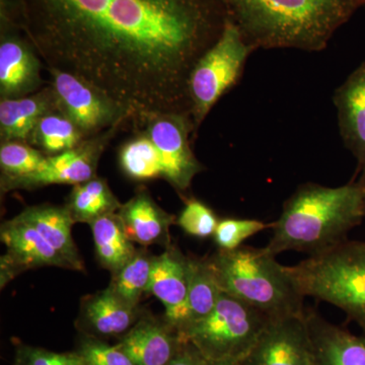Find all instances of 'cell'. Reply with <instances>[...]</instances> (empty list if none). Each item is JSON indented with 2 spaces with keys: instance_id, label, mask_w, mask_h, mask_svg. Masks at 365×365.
I'll return each mask as SVG.
<instances>
[{
  "instance_id": "6da1fadb",
  "label": "cell",
  "mask_w": 365,
  "mask_h": 365,
  "mask_svg": "<svg viewBox=\"0 0 365 365\" xmlns=\"http://www.w3.org/2000/svg\"><path fill=\"white\" fill-rule=\"evenodd\" d=\"M14 21L47 68L78 76L131 121L191 115L192 69L222 35L225 0H13Z\"/></svg>"
},
{
  "instance_id": "7a4b0ae2",
  "label": "cell",
  "mask_w": 365,
  "mask_h": 365,
  "mask_svg": "<svg viewBox=\"0 0 365 365\" xmlns=\"http://www.w3.org/2000/svg\"><path fill=\"white\" fill-rule=\"evenodd\" d=\"M228 16L254 50L319 52L365 0H225Z\"/></svg>"
},
{
  "instance_id": "3957f363",
  "label": "cell",
  "mask_w": 365,
  "mask_h": 365,
  "mask_svg": "<svg viewBox=\"0 0 365 365\" xmlns=\"http://www.w3.org/2000/svg\"><path fill=\"white\" fill-rule=\"evenodd\" d=\"M364 217L359 182L336 188L306 182L283 204L265 248L274 256L287 251L319 254L346 241Z\"/></svg>"
},
{
  "instance_id": "277c9868",
  "label": "cell",
  "mask_w": 365,
  "mask_h": 365,
  "mask_svg": "<svg viewBox=\"0 0 365 365\" xmlns=\"http://www.w3.org/2000/svg\"><path fill=\"white\" fill-rule=\"evenodd\" d=\"M218 287L225 294L259 309L270 319L306 313L304 297L275 256L266 248L241 247L209 257Z\"/></svg>"
},
{
  "instance_id": "5b68a950",
  "label": "cell",
  "mask_w": 365,
  "mask_h": 365,
  "mask_svg": "<svg viewBox=\"0 0 365 365\" xmlns=\"http://www.w3.org/2000/svg\"><path fill=\"white\" fill-rule=\"evenodd\" d=\"M287 271L304 297L339 307L365 330V242L346 240Z\"/></svg>"
},
{
  "instance_id": "8992f818",
  "label": "cell",
  "mask_w": 365,
  "mask_h": 365,
  "mask_svg": "<svg viewBox=\"0 0 365 365\" xmlns=\"http://www.w3.org/2000/svg\"><path fill=\"white\" fill-rule=\"evenodd\" d=\"M269 321L259 309L222 292L215 309L179 336L209 361L242 362Z\"/></svg>"
},
{
  "instance_id": "52a82bcc",
  "label": "cell",
  "mask_w": 365,
  "mask_h": 365,
  "mask_svg": "<svg viewBox=\"0 0 365 365\" xmlns=\"http://www.w3.org/2000/svg\"><path fill=\"white\" fill-rule=\"evenodd\" d=\"M254 51L228 16L220 37L190 73L188 96L195 131L220 98L241 81L247 60Z\"/></svg>"
},
{
  "instance_id": "ba28073f",
  "label": "cell",
  "mask_w": 365,
  "mask_h": 365,
  "mask_svg": "<svg viewBox=\"0 0 365 365\" xmlns=\"http://www.w3.org/2000/svg\"><path fill=\"white\" fill-rule=\"evenodd\" d=\"M56 110L76 125L86 139L121 126L128 113L86 81L56 68H47Z\"/></svg>"
},
{
  "instance_id": "9c48e42d",
  "label": "cell",
  "mask_w": 365,
  "mask_h": 365,
  "mask_svg": "<svg viewBox=\"0 0 365 365\" xmlns=\"http://www.w3.org/2000/svg\"><path fill=\"white\" fill-rule=\"evenodd\" d=\"M160 153L163 178L179 193L186 192L204 167L191 148V134L195 131L191 115L170 113L148 117L139 125Z\"/></svg>"
},
{
  "instance_id": "30bf717a",
  "label": "cell",
  "mask_w": 365,
  "mask_h": 365,
  "mask_svg": "<svg viewBox=\"0 0 365 365\" xmlns=\"http://www.w3.org/2000/svg\"><path fill=\"white\" fill-rule=\"evenodd\" d=\"M120 127H114L97 136L86 139L73 150L48 157L42 169L30 176L1 182L2 192L35 189L56 184L74 186L90 181L97 176L96 173L101 155Z\"/></svg>"
},
{
  "instance_id": "8fae6325",
  "label": "cell",
  "mask_w": 365,
  "mask_h": 365,
  "mask_svg": "<svg viewBox=\"0 0 365 365\" xmlns=\"http://www.w3.org/2000/svg\"><path fill=\"white\" fill-rule=\"evenodd\" d=\"M242 365H317L306 313L270 319Z\"/></svg>"
},
{
  "instance_id": "7c38bea8",
  "label": "cell",
  "mask_w": 365,
  "mask_h": 365,
  "mask_svg": "<svg viewBox=\"0 0 365 365\" xmlns=\"http://www.w3.org/2000/svg\"><path fill=\"white\" fill-rule=\"evenodd\" d=\"M41 64L39 55L20 29L1 21L0 98H23L40 91Z\"/></svg>"
},
{
  "instance_id": "4fadbf2b",
  "label": "cell",
  "mask_w": 365,
  "mask_h": 365,
  "mask_svg": "<svg viewBox=\"0 0 365 365\" xmlns=\"http://www.w3.org/2000/svg\"><path fill=\"white\" fill-rule=\"evenodd\" d=\"M182 342L165 318L143 314L117 345L135 365H170Z\"/></svg>"
},
{
  "instance_id": "5bb4252c",
  "label": "cell",
  "mask_w": 365,
  "mask_h": 365,
  "mask_svg": "<svg viewBox=\"0 0 365 365\" xmlns=\"http://www.w3.org/2000/svg\"><path fill=\"white\" fill-rule=\"evenodd\" d=\"M189 288V257L169 245L155 256L148 294L155 295L165 307V321L179 331ZM179 333V332H178Z\"/></svg>"
},
{
  "instance_id": "9a60e30c",
  "label": "cell",
  "mask_w": 365,
  "mask_h": 365,
  "mask_svg": "<svg viewBox=\"0 0 365 365\" xmlns=\"http://www.w3.org/2000/svg\"><path fill=\"white\" fill-rule=\"evenodd\" d=\"M143 316L139 307L129 306L108 287L83 300L78 326L91 337L121 339Z\"/></svg>"
},
{
  "instance_id": "2e32d148",
  "label": "cell",
  "mask_w": 365,
  "mask_h": 365,
  "mask_svg": "<svg viewBox=\"0 0 365 365\" xmlns=\"http://www.w3.org/2000/svg\"><path fill=\"white\" fill-rule=\"evenodd\" d=\"M333 102L343 143L361 169L365 165V61L335 91Z\"/></svg>"
},
{
  "instance_id": "e0dca14e",
  "label": "cell",
  "mask_w": 365,
  "mask_h": 365,
  "mask_svg": "<svg viewBox=\"0 0 365 365\" xmlns=\"http://www.w3.org/2000/svg\"><path fill=\"white\" fill-rule=\"evenodd\" d=\"M0 239L6 245V257L16 272L28 269L53 267L71 269V265L32 227L18 216L2 223Z\"/></svg>"
},
{
  "instance_id": "ac0fdd59",
  "label": "cell",
  "mask_w": 365,
  "mask_h": 365,
  "mask_svg": "<svg viewBox=\"0 0 365 365\" xmlns=\"http://www.w3.org/2000/svg\"><path fill=\"white\" fill-rule=\"evenodd\" d=\"M128 239L143 247L170 244V225L177 222L165 212L145 189H140L117 212Z\"/></svg>"
},
{
  "instance_id": "d6986e66",
  "label": "cell",
  "mask_w": 365,
  "mask_h": 365,
  "mask_svg": "<svg viewBox=\"0 0 365 365\" xmlns=\"http://www.w3.org/2000/svg\"><path fill=\"white\" fill-rule=\"evenodd\" d=\"M317 365H365V337L306 311Z\"/></svg>"
},
{
  "instance_id": "ffe728a7",
  "label": "cell",
  "mask_w": 365,
  "mask_h": 365,
  "mask_svg": "<svg viewBox=\"0 0 365 365\" xmlns=\"http://www.w3.org/2000/svg\"><path fill=\"white\" fill-rule=\"evenodd\" d=\"M18 217L32 225L71 265V270H85L78 247L72 239V225L76 222L66 205L30 206L21 211Z\"/></svg>"
},
{
  "instance_id": "44dd1931",
  "label": "cell",
  "mask_w": 365,
  "mask_h": 365,
  "mask_svg": "<svg viewBox=\"0 0 365 365\" xmlns=\"http://www.w3.org/2000/svg\"><path fill=\"white\" fill-rule=\"evenodd\" d=\"M57 111L49 86L26 97L0 98V139L1 143H29L39 120Z\"/></svg>"
},
{
  "instance_id": "7402d4cb",
  "label": "cell",
  "mask_w": 365,
  "mask_h": 365,
  "mask_svg": "<svg viewBox=\"0 0 365 365\" xmlns=\"http://www.w3.org/2000/svg\"><path fill=\"white\" fill-rule=\"evenodd\" d=\"M222 292L218 287L208 259L189 257V288L179 335L207 317L215 309Z\"/></svg>"
},
{
  "instance_id": "603a6c76",
  "label": "cell",
  "mask_w": 365,
  "mask_h": 365,
  "mask_svg": "<svg viewBox=\"0 0 365 365\" xmlns=\"http://www.w3.org/2000/svg\"><path fill=\"white\" fill-rule=\"evenodd\" d=\"M98 262L116 274L133 258L137 250L128 239L117 213L103 216L90 225Z\"/></svg>"
},
{
  "instance_id": "cb8c5ba5",
  "label": "cell",
  "mask_w": 365,
  "mask_h": 365,
  "mask_svg": "<svg viewBox=\"0 0 365 365\" xmlns=\"http://www.w3.org/2000/svg\"><path fill=\"white\" fill-rule=\"evenodd\" d=\"M121 205L107 181L97 176L74 185L66 204L74 222L88 225L103 216L117 213Z\"/></svg>"
},
{
  "instance_id": "d4e9b609",
  "label": "cell",
  "mask_w": 365,
  "mask_h": 365,
  "mask_svg": "<svg viewBox=\"0 0 365 365\" xmlns=\"http://www.w3.org/2000/svg\"><path fill=\"white\" fill-rule=\"evenodd\" d=\"M83 132L58 111L48 113L36 125L29 144L47 157L78 148L86 140Z\"/></svg>"
},
{
  "instance_id": "484cf974",
  "label": "cell",
  "mask_w": 365,
  "mask_h": 365,
  "mask_svg": "<svg viewBox=\"0 0 365 365\" xmlns=\"http://www.w3.org/2000/svg\"><path fill=\"white\" fill-rule=\"evenodd\" d=\"M119 163L125 175L135 181L163 178L160 153L143 131H139L121 146Z\"/></svg>"
},
{
  "instance_id": "4316f807",
  "label": "cell",
  "mask_w": 365,
  "mask_h": 365,
  "mask_svg": "<svg viewBox=\"0 0 365 365\" xmlns=\"http://www.w3.org/2000/svg\"><path fill=\"white\" fill-rule=\"evenodd\" d=\"M155 258L146 250H137L133 258L113 275L109 287L129 306L138 307L143 295L148 294Z\"/></svg>"
},
{
  "instance_id": "83f0119b",
  "label": "cell",
  "mask_w": 365,
  "mask_h": 365,
  "mask_svg": "<svg viewBox=\"0 0 365 365\" xmlns=\"http://www.w3.org/2000/svg\"><path fill=\"white\" fill-rule=\"evenodd\" d=\"M47 155L29 143L9 141L0 146L1 182L30 176L42 169Z\"/></svg>"
},
{
  "instance_id": "f1b7e54d",
  "label": "cell",
  "mask_w": 365,
  "mask_h": 365,
  "mask_svg": "<svg viewBox=\"0 0 365 365\" xmlns=\"http://www.w3.org/2000/svg\"><path fill=\"white\" fill-rule=\"evenodd\" d=\"M220 218L207 204L190 198L177 218V225L191 237L208 239L215 234Z\"/></svg>"
},
{
  "instance_id": "f546056e",
  "label": "cell",
  "mask_w": 365,
  "mask_h": 365,
  "mask_svg": "<svg viewBox=\"0 0 365 365\" xmlns=\"http://www.w3.org/2000/svg\"><path fill=\"white\" fill-rule=\"evenodd\" d=\"M270 227L267 223L249 218H223L220 220L213 235L218 249L234 251L241 248L249 237Z\"/></svg>"
},
{
  "instance_id": "4dcf8cb0",
  "label": "cell",
  "mask_w": 365,
  "mask_h": 365,
  "mask_svg": "<svg viewBox=\"0 0 365 365\" xmlns=\"http://www.w3.org/2000/svg\"><path fill=\"white\" fill-rule=\"evenodd\" d=\"M76 352L85 365H135L117 344L110 345L91 336L81 340Z\"/></svg>"
},
{
  "instance_id": "1f68e13d",
  "label": "cell",
  "mask_w": 365,
  "mask_h": 365,
  "mask_svg": "<svg viewBox=\"0 0 365 365\" xmlns=\"http://www.w3.org/2000/svg\"><path fill=\"white\" fill-rule=\"evenodd\" d=\"M14 365H85L78 352L57 353L39 347L21 345Z\"/></svg>"
},
{
  "instance_id": "d6a6232c",
  "label": "cell",
  "mask_w": 365,
  "mask_h": 365,
  "mask_svg": "<svg viewBox=\"0 0 365 365\" xmlns=\"http://www.w3.org/2000/svg\"><path fill=\"white\" fill-rule=\"evenodd\" d=\"M206 359L190 343H182L176 357L170 365H205Z\"/></svg>"
},
{
  "instance_id": "836d02e7",
  "label": "cell",
  "mask_w": 365,
  "mask_h": 365,
  "mask_svg": "<svg viewBox=\"0 0 365 365\" xmlns=\"http://www.w3.org/2000/svg\"><path fill=\"white\" fill-rule=\"evenodd\" d=\"M361 177H360L359 182L360 190H361L362 202H364V215H365V165L361 169Z\"/></svg>"
},
{
  "instance_id": "e575fe53",
  "label": "cell",
  "mask_w": 365,
  "mask_h": 365,
  "mask_svg": "<svg viewBox=\"0 0 365 365\" xmlns=\"http://www.w3.org/2000/svg\"><path fill=\"white\" fill-rule=\"evenodd\" d=\"M205 365H242V362L237 361H209L206 360Z\"/></svg>"
}]
</instances>
